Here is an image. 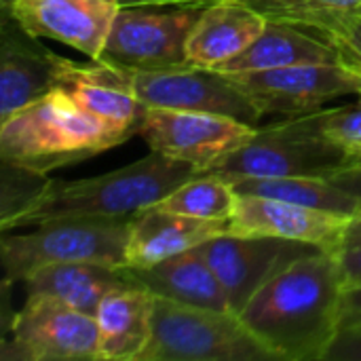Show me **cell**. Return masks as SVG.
<instances>
[{
	"mask_svg": "<svg viewBox=\"0 0 361 361\" xmlns=\"http://www.w3.org/2000/svg\"><path fill=\"white\" fill-rule=\"evenodd\" d=\"M279 361H326L345 322L338 252L317 250L273 275L237 313Z\"/></svg>",
	"mask_w": 361,
	"mask_h": 361,
	"instance_id": "obj_1",
	"label": "cell"
},
{
	"mask_svg": "<svg viewBox=\"0 0 361 361\" xmlns=\"http://www.w3.org/2000/svg\"><path fill=\"white\" fill-rule=\"evenodd\" d=\"M195 176H199V171L192 165L150 150L148 157L104 176L72 182L53 180L42 197L32 203L8 231L55 220H131Z\"/></svg>",
	"mask_w": 361,
	"mask_h": 361,
	"instance_id": "obj_2",
	"label": "cell"
},
{
	"mask_svg": "<svg viewBox=\"0 0 361 361\" xmlns=\"http://www.w3.org/2000/svg\"><path fill=\"white\" fill-rule=\"evenodd\" d=\"M125 140L59 87L0 121V159L38 173L87 161Z\"/></svg>",
	"mask_w": 361,
	"mask_h": 361,
	"instance_id": "obj_3",
	"label": "cell"
},
{
	"mask_svg": "<svg viewBox=\"0 0 361 361\" xmlns=\"http://www.w3.org/2000/svg\"><path fill=\"white\" fill-rule=\"evenodd\" d=\"M140 361H279L235 311L157 298L154 330Z\"/></svg>",
	"mask_w": 361,
	"mask_h": 361,
	"instance_id": "obj_4",
	"label": "cell"
},
{
	"mask_svg": "<svg viewBox=\"0 0 361 361\" xmlns=\"http://www.w3.org/2000/svg\"><path fill=\"white\" fill-rule=\"evenodd\" d=\"M131 220H55L38 224L32 233H2L0 256L4 281H23L34 271L61 262H99L127 267Z\"/></svg>",
	"mask_w": 361,
	"mask_h": 361,
	"instance_id": "obj_5",
	"label": "cell"
},
{
	"mask_svg": "<svg viewBox=\"0 0 361 361\" xmlns=\"http://www.w3.org/2000/svg\"><path fill=\"white\" fill-rule=\"evenodd\" d=\"M108 74L146 108L199 110L239 118L258 127L264 114L228 76L192 63L163 70H133L102 61Z\"/></svg>",
	"mask_w": 361,
	"mask_h": 361,
	"instance_id": "obj_6",
	"label": "cell"
},
{
	"mask_svg": "<svg viewBox=\"0 0 361 361\" xmlns=\"http://www.w3.org/2000/svg\"><path fill=\"white\" fill-rule=\"evenodd\" d=\"M351 154L334 142L300 129L292 118L258 127V133L205 173L228 182L241 178H330Z\"/></svg>",
	"mask_w": 361,
	"mask_h": 361,
	"instance_id": "obj_7",
	"label": "cell"
},
{
	"mask_svg": "<svg viewBox=\"0 0 361 361\" xmlns=\"http://www.w3.org/2000/svg\"><path fill=\"white\" fill-rule=\"evenodd\" d=\"M2 361H99L95 317L53 296L27 294L4 330Z\"/></svg>",
	"mask_w": 361,
	"mask_h": 361,
	"instance_id": "obj_8",
	"label": "cell"
},
{
	"mask_svg": "<svg viewBox=\"0 0 361 361\" xmlns=\"http://www.w3.org/2000/svg\"><path fill=\"white\" fill-rule=\"evenodd\" d=\"M258 127L239 118L199 110L146 108L137 135L152 152L209 171L231 152L247 144Z\"/></svg>",
	"mask_w": 361,
	"mask_h": 361,
	"instance_id": "obj_9",
	"label": "cell"
},
{
	"mask_svg": "<svg viewBox=\"0 0 361 361\" xmlns=\"http://www.w3.org/2000/svg\"><path fill=\"white\" fill-rule=\"evenodd\" d=\"M201 13L203 8L121 6L97 61L133 70L184 66L186 42Z\"/></svg>",
	"mask_w": 361,
	"mask_h": 361,
	"instance_id": "obj_10",
	"label": "cell"
},
{
	"mask_svg": "<svg viewBox=\"0 0 361 361\" xmlns=\"http://www.w3.org/2000/svg\"><path fill=\"white\" fill-rule=\"evenodd\" d=\"M228 76L243 93H247L264 116L283 114L288 118L319 110L328 102L345 95L361 97V76L345 68L341 61L300 63Z\"/></svg>",
	"mask_w": 361,
	"mask_h": 361,
	"instance_id": "obj_11",
	"label": "cell"
},
{
	"mask_svg": "<svg viewBox=\"0 0 361 361\" xmlns=\"http://www.w3.org/2000/svg\"><path fill=\"white\" fill-rule=\"evenodd\" d=\"M197 250L220 279L231 309L239 313L245 302L281 269L322 247L264 235H218Z\"/></svg>",
	"mask_w": 361,
	"mask_h": 361,
	"instance_id": "obj_12",
	"label": "cell"
},
{
	"mask_svg": "<svg viewBox=\"0 0 361 361\" xmlns=\"http://www.w3.org/2000/svg\"><path fill=\"white\" fill-rule=\"evenodd\" d=\"M32 38H51L97 61L121 11L118 0H2Z\"/></svg>",
	"mask_w": 361,
	"mask_h": 361,
	"instance_id": "obj_13",
	"label": "cell"
},
{
	"mask_svg": "<svg viewBox=\"0 0 361 361\" xmlns=\"http://www.w3.org/2000/svg\"><path fill=\"white\" fill-rule=\"evenodd\" d=\"M353 220L355 218L305 207L281 199L237 192L228 224L231 233L235 235L279 237L288 241L311 243L328 252H341Z\"/></svg>",
	"mask_w": 361,
	"mask_h": 361,
	"instance_id": "obj_14",
	"label": "cell"
},
{
	"mask_svg": "<svg viewBox=\"0 0 361 361\" xmlns=\"http://www.w3.org/2000/svg\"><path fill=\"white\" fill-rule=\"evenodd\" d=\"M53 66L55 87L68 93L82 110L97 116L127 140L137 133L146 106H142L131 91L118 85L102 61L82 66L53 53Z\"/></svg>",
	"mask_w": 361,
	"mask_h": 361,
	"instance_id": "obj_15",
	"label": "cell"
},
{
	"mask_svg": "<svg viewBox=\"0 0 361 361\" xmlns=\"http://www.w3.org/2000/svg\"><path fill=\"white\" fill-rule=\"evenodd\" d=\"M224 233H231V224L224 220L192 218L152 205L131 218L127 267H152Z\"/></svg>",
	"mask_w": 361,
	"mask_h": 361,
	"instance_id": "obj_16",
	"label": "cell"
},
{
	"mask_svg": "<svg viewBox=\"0 0 361 361\" xmlns=\"http://www.w3.org/2000/svg\"><path fill=\"white\" fill-rule=\"evenodd\" d=\"M53 87V53L36 44L4 11L0 40V121L44 97Z\"/></svg>",
	"mask_w": 361,
	"mask_h": 361,
	"instance_id": "obj_17",
	"label": "cell"
},
{
	"mask_svg": "<svg viewBox=\"0 0 361 361\" xmlns=\"http://www.w3.org/2000/svg\"><path fill=\"white\" fill-rule=\"evenodd\" d=\"M269 19L245 0H222L203 8L188 42V63L220 68L243 53L267 27Z\"/></svg>",
	"mask_w": 361,
	"mask_h": 361,
	"instance_id": "obj_18",
	"label": "cell"
},
{
	"mask_svg": "<svg viewBox=\"0 0 361 361\" xmlns=\"http://www.w3.org/2000/svg\"><path fill=\"white\" fill-rule=\"evenodd\" d=\"M125 273L133 286L148 290L157 298L201 309L233 311L220 279L197 247L161 260L152 267H125Z\"/></svg>",
	"mask_w": 361,
	"mask_h": 361,
	"instance_id": "obj_19",
	"label": "cell"
},
{
	"mask_svg": "<svg viewBox=\"0 0 361 361\" xmlns=\"http://www.w3.org/2000/svg\"><path fill=\"white\" fill-rule=\"evenodd\" d=\"M157 296L129 286L112 292L95 311L99 361H140L152 341Z\"/></svg>",
	"mask_w": 361,
	"mask_h": 361,
	"instance_id": "obj_20",
	"label": "cell"
},
{
	"mask_svg": "<svg viewBox=\"0 0 361 361\" xmlns=\"http://www.w3.org/2000/svg\"><path fill=\"white\" fill-rule=\"evenodd\" d=\"M27 294L53 296L82 313L95 315L106 296L133 286L125 267L99 262H61L49 264L23 279Z\"/></svg>",
	"mask_w": 361,
	"mask_h": 361,
	"instance_id": "obj_21",
	"label": "cell"
},
{
	"mask_svg": "<svg viewBox=\"0 0 361 361\" xmlns=\"http://www.w3.org/2000/svg\"><path fill=\"white\" fill-rule=\"evenodd\" d=\"M338 61L334 49L313 32L294 23L269 19L264 32L237 57L216 68L222 74H247L300 63Z\"/></svg>",
	"mask_w": 361,
	"mask_h": 361,
	"instance_id": "obj_22",
	"label": "cell"
},
{
	"mask_svg": "<svg viewBox=\"0 0 361 361\" xmlns=\"http://www.w3.org/2000/svg\"><path fill=\"white\" fill-rule=\"evenodd\" d=\"M235 192L239 195H258L281 199L290 203H298L305 207L332 212L338 216L360 218L361 199L336 188L326 178H305V176H290V178H241L231 182Z\"/></svg>",
	"mask_w": 361,
	"mask_h": 361,
	"instance_id": "obj_23",
	"label": "cell"
},
{
	"mask_svg": "<svg viewBox=\"0 0 361 361\" xmlns=\"http://www.w3.org/2000/svg\"><path fill=\"white\" fill-rule=\"evenodd\" d=\"M235 201L237 192L228 180L214 173H199L171 190L157 203V207L192 218L228 222L235 209Z\"/></svg>",
	"mask_w": 361,
	"mask_h": 361,
	"instance_id": "obj_24",
	"label": "cell"
},
{
	"mask_svg": "<svg viewBox=\"0 0 361 361\" xmlns=\"http://www.w3.org/2000/svg\"><path fill=\"white\" fill-rule=\"evenodd\" d=\"M267 19L311 30L338 19L361 17V0H245Z\"/></svg>",
	"mask_w": 361,
	"mask_h": 361,
	"instance_id": "obj_25",
	"label": "cell"
},
{
	"mask_svg": "<svg viewBox=\"0 0 361 361\" xmlns=\"http://www.w3.org/2000/svg\"><path fill=\"white\" fill-rule=\"evenodd\" d=\"M300 129L322 135L345 148L351 159L361 157V97L360 102L341 108H319L307 114L288 116Z\"/></svg>",
	"mask_w": 361,
	"mask_h": 361,
	"instance_id": "obj_26",
	"label": "cell"
},
{
	"mask_svg": "<svg viewBox=\"0 0 361 361\" xmlns=\"http://www.w3.org/2000/svg\"><path fill=\"white\" fill-rule=\"evenodd\" d=\"M53 178L13 163L2 161V188H0V228L2 233L49 188Z\"/></svg>",
	"mask_w": 361,
	"mask_h": 361,
	"instance_id": "obj_27",
	"label": "cell"
},
{
	"mask_svg": "<svg viewBox=\"0 0 361 361\" xmlns=\"http://www.w3.org/2000/svg\"><path fill=\"white\" fill-rule=\"evenodd\" d=\"M309 32L326 40L334 49L338 61L361 76V17L338 19L319 27H311Z\"/></svg>",
	"mask_w": 361,
	"mask_h": 361,
	"instance_id": "obj_28",
	"label": "cell"
},
{
	"mask_svg": "<svg viewBox=\"0 0 361 361\" xmlns=\"http://www.w3.org/2000/svg\"><path fill=\"white\" fill-rule=\"evenodd\" d=\"M326 361H361V322L345 319Z\"/></svg>",
	"mask_w": 361,
	"mask_h": 361,
	"instance_id": "obj_29",
	"label": "cell"
},
{
	"mask_svg": "<svg viewBox=\"0 0 361 361\" xmlns=\"http://www.w3.org/2000/svg\"><path fill=\"white\" fill-rule=\"evenodd\" d=\"M328 182H332L336 188L361 199V157H353L347 165L336 169L328 178Z\"/></svg>",
	"mask_w": 361,
	"mask_h": 361,
	"instance_id": "obj_30",
	"label": "cell"
},
{
	"mask_svg": "<svg viewBox=\"0 0 361 361\" xmlns=\"http://www.w3.org/2000/svg\"><path fill=\"white\" fill-rule=\"evenodd\" d=\"M343 277H345V290L361 286V243L357 245H345L338 252Z\"/></svg>",
	"mask_w": 361,
	"mask_h": 361,
	"instance_id": "obj_31",
	"label": "cell"
},
{
	"mask_svg": "<svg viewBox=\"0 0 361 361\" xmlns=\"http://www.w3.org/2000/svg\"><path fill=\"white\" fill-rule=\"evenodd\" d=\"M121 6H178V8H205L222 0H118Z\"/></svg>",
	"mask_w": 361,
	"mask_h": 361,
	"instance_id": "obj_32",
	"label": "cell"
},
{
	"mask_svg": "<svg viewBox=\"0 0 361 361\" xmlns=\"http://www.w3.org/2000/svg\"><path fill=\"white\" fill-rule=\"evenodd\" d=\"M361 315V286L345 290V317Z\"/></svg>",
	"mask_w": 361,
	"mask_h": 361,
	"instance_id": "obj_33",
	"label": "cell"
},
{
	"mask_svg": "<svg viewBox=\"0 0 361 361\" xmlns=\"http://www.w3.org/2000/svg\"><path fill=\"white\" fill-rule=\"evenodd\" d=\"M357 243H361V216L351 222V226L347 231V237H345V245H357Z\"/></svg>",
	"mask_w": 361,
	"mask_h": 361,
	"instance_id": "obj_34",
	"label": "cell"
},
{
	"mask_svg": "<svg viewBox=\"0 0 361 361\" xmlns=\"http://www.w3.org/2000/svg\"><path fill=\"white\" fill-rule=\"evenodd\" d=\"M345 319H353V322H361V315H347Z\"/></svg>",
	"mask_w": 361,
	"mask_h": 361,
	"instance_id": "obj_35",
	"label": "cell"
}]
</instances>
